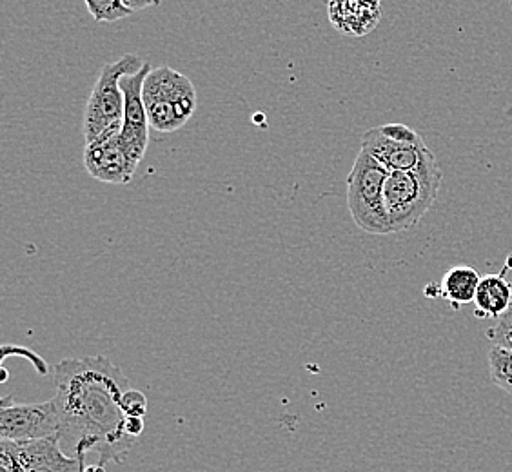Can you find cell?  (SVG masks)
I'll return each instance as SVG.
<instances>
[{
	"label": "cell",
	"mask_w": 512,
	"mask_h": 472,
	"mask_svg": "<svg viewBox=\"0 0 512 472\" xmlns=\"http://www.w3.org/2000/svg\"><path fill=\"white\" fill-rule=\"evenodd\" d=\"M329 22L336 31L349 37H365L382 20L380 0H329L327 2Z\"/></svg>",
	"instance_id": "8fae6325"
},
{
	"label": "cell",
	"mask_w": 512,
	"mask_h": 472,
	"mask_svg": "<svg viewBox=\"0 0 512 472\" xmlns=\"http://www.w3.org/2000/svg\"><path fill=\"white\" fill-rule=\"evenodd\" d=\"M144 60L128 53L122 59L102 66L99 80L89 95L84 113V140L91 144L99 138L119 135L124 122V91L120 80L144 68Z\"/></svg>",
	"instance_id": "277c9868"
},
{
	"label": "cell",
	"mask_w": 512,
	"mask_h": 472,
	"mask_svg": "<svg viewBox=\"0 0 512 472\" xmlns=\"http://www.w3.org/2000/svg\"><path fill=\"white\" fill-rule=\"evenodd\" d=\"M382 129V133L387 137L394 138V140H402V142H411V144H420L424 142V138L420 137L414 129L405 126V124H385V126H378Z\"/></svg>",
	"instance_id": "d6986e66"
},
{
	"label": "cell",
	"mask_w": 512,
	"mask_h": 472,
	"mask_svg": "<svg viewBox=\"0 0 512 472\" xmlns=\"http://www.w3.org/2000/svg\"><path fill=\"white\" fill-rule=\"evenodd\" d=\"M91 17L97 22H117L126 19L133 11L122 0H84Z\"/></svg>",
	"instance_id": "9a60e30c"
},
{
	"label": "cell",
	"mask_w": 512,
	"mask_h": 472,
	"mask_svg": "<svg viewBox=\"0 0 512 472\" xmlns=\"http://www.w3.org/2000/svg\"><path fill=\"white\" fill-rule=\"evenodd\" d=\"M120 407L126 416H140L144 418L148 414V398L140 391L135 389H128L122 400H120Z\"/></svg>",
	"instance_id": "e0dca14e"
},
{
	"label": "cell",
	"mask_w": 512,
	"mask_h": 472,
	"mask_svg": "<svg viewBox=\"0 0 512 472\" xmlns=\"http://www.w3.org/2000/svg\"><path fill=\"white\" fill-rule=\"evenodd\" d=\"M424 293L425 296H429V298H440V284L431 282L429 286H425Z\"/></svg>",
	"instance_id": "603a6c76"
},
{
	"label": "cell",
	"mask_w": 512,
	"mask_h": 472,
	"mask_svg": "<svg viewBox=\"0 0 512 472\" xmlns=\"http://www.w3.org/2000/svg\"><path fill=\"white\" fill-rule=\"evenodd\" d=\"M13 449L26 472H82L84 469L77 458L62 449L59 434L31 442H13Z\"/></svg>",
	"instance_id": "30bf717a"
},
{
	"label": "cell",
	"mask_w": 512,
	"mask_h": 472,
	"mask_svg": "<svg viewBox=\"0 0 512 472\" xmlns=\"http://www.w3.org/2000/svg\"><path fill=\"white\" fill-rule=\"evenodd\" d=\"M144 429H146V422H144V418H140V416H126L124 431H126L131 438H135V440H137L138 436L144 433Z\"/></svg>",
	"instance_id": "44dd1931"
},
{
	"label": "cell",
	"mask_w": 512,
	"mask_h": 472,
	"mask_svg": "<svg viewBox=\"0 0 512 472\" xmlns=\"http://www.w3.org/2000/svg\"><path fill=\"white\" fill-rule=\"evenodd\" d=\"M444 173L436 157H431L424 166L414 171H393L385 180L384 204L393 233L409 231L420 224V220L433 207Z\"/></svg>",
	"instance_id": "7a4b0ae2"
},
{
	"label": "cell",
	"mask_w": 512,
	"mask_h": 472,
	"mask_svg": "<svg viewBox=\"0 0 512 472\" xmlns=\"http://www.w3.org/2000/svg\"><path fill=\"white\" fill-rule=\"evenodd\" d=\"M60 436V416L55 400L40 404H17L11 396L0 407V438L13 442H31Z\"/></svg>",
	"instance_id": "8992f818"
},
{
	"label": "cell",
	"mask_w": 512,
	"mask_h": 472,
	"mask_svg": "<svg viewBox=\"0 0 512 472\" xmlns=\"http://www.w3.org/2000/svg\"><path fill=\"white\" fill-rule=\"evenodd\" d=\"M84 168L91 177L104 184H128L135 177L137 164L128 157L119 135L99 138L84 149Z\"/></svg>",
	"instance_id": "ba28073f"
},
{
	"label": "cell",
	"mask_w": 512,
	"mask_h": 472,
	"mask_svg": "<svg viewBox=\"0 0 512 472\" xmlns=\"http://www.w3.org/2000/svg\"><path fill=\"white\" fill-rule=\"evenodd\" d=\"M142 97L149 126L158 133H175L184 128L197 109V89L193 82L171 66H158L149 71Z\"/></svg>",
	"instance_id": "3957f363"
},
{
	"label": "cell",
	"mask_w": 512,
	"mask_h": 472,
	"mask_svg": "<svg viewBox=\"0 0 512 472\" xmlns=\"http://www.w3.org/2000/svg\"><path fill=\"white\" fill-rule=\"evenodd\" d=\"M482 276L471 266H454L445 273L440 282V298L447 300L454 311L462 305L471 304L478 293Z\"/></svg>",
	"instance_id": "4fadbf2b"
},
{
	"label": "cell",
	"mask_w": 512,
	"mask_h": 472,
	"mask_svg": "<svg viewBox=\"0 0 512 472\" xmlns=\"http://www.w3.org/2000/svg\"><path fill=\"white\" fill-rule=\"evenodd\" d=\"M0 472H26L11 440H0Z\"/></svg>",
	"instance_id": "ac0fdd59"
},
{
	"label": "cell",
	"mask_w": 512,
	"mask_h": 472,
	"mask_svg": "<svg viewBox=\"0 0 512 472\" xmlns=\"http://www.w3.org/2000/svg\"><path fill=\"white\" fill-rule=\"evenodd\" d=\"M362 149L378 160L389 173L393 171H414L424 166L429 158L434 157L433 151L425 142L411 144L394 140L382 133V129L373 128L364 133Z\"/></svg>",
	"instance_id": "9c48e42d"
},
{
	"label": "cell",
	"mask_w": 512,
	"mask_h": 472,
	"mask_svg": "<svg viewBox=\"0 0 512 472\" xmlns=\"http://www.w3.org/2000/svg\"><path fill=\"white\" fill-rule=\"evenodd\" d=\"M124 4H126V8L128 10L133 11H140V10H148V8H155V6H158L162 0H122Z\"/></svg>",
	"instance_id": "7402d4cb"
},
{
	"label": "cell",
	"mask_w": 512,
	"mask_h": 472,
	"mask_svg": "<svg viewBox=\"0 0 512 472\" xmlns=\"http://www.w3.org/2000/svg\"><path fill=\"white\" fill-rule=\"evenodd\" d=\"M55 404L60 416V445L86 467V456L99 463H122L135 438L124 431L120 400L128 378L106 356L66 358L55 367Z\"/></svg>",
	"instance_id": "6da1fadb"
},
{
	"label": "cell",
	"mask_w": 512,
	"mask_h": 472,
	"mask_svg": "<svg viewBox=\"0 0 512 472\" xmlns=\"http://www.w3.org/2000/svg\"><path fill=\"white\" fill-rule=\"evenodd\" d=\"M485 336L493 342V345L512 351V307L494 322L493 327L485 331Z\"/></svg>",
	"instance_id": "2e32d148"
},
{
	"label": "cell",
	"mask_w": 512,
	"mask_h": 472,
	"mask_svg": "<svg viewBox=\"0 0 512 472\" xmlns=\"http://www.w3.org/2000/svg\"><path fill=\"white\" fill-rule=\"evenodd\" d=\"M509 267H505L502 273L482 276V282L478 286V293L474 298L476 305V318L483 320H498L503 313H507L512 307V284L505 278Z\"/></svg>",
	"instance_id": "7c38bea8"
},
{
	"label": "cell",
	"mask_w": 512,
	"mask_h": 472,
	"mask_svg": "<svg viewBox=\"0 0 512 472\" xmlns=\"http://www.w3.org/2000/svg\"><path fill=\"white\" fill-rule=\"evenodd\" d=\"M82 472H106V465H102V463H91V465H86Z\"/></svg>",
	"instance_id": "cb8c5ba5"
},
{
	"label": "cell",
	"mask_w": 512,
	"mask_h": 472,
	"mask_svg": "<svg viewBox=\"0 0 512 472\" xmlns=\"http://www.w3.org/2000/svg\"><path fill=\"white\" fill-rule=\"evenodd\" d=\"M509 4H511V10H512V0H509Z\"/></svg>",
	"instance_id": "d4e9b609"
},
{
	"label": "cell",
	"mask_w": 512,
	"mask_h": 472,
	"mask_svg": "<svg viewBox=\"0 0 512 472\" xmlns=\"http://www.w3.org/2000/svg\"><path fill=\"white\" fill-rule=\"evenodd\" d=\"M151 66L148 62L144 68L133 75H126L120 80V88L124 91V122L120 131V142L126 149L128 157L133 164H140V160L146 155L149 144V118L142 97L144 80L149 75Z\"/></svg>",
	"instance_id": "52a82bcc"
},
{
	"label": "cell",
	"mask_w": 512,
	"mask_h": 472,
	"mask_svg": "<svg viewBox=\"0 0 512 472\" xmlns=\"http://www.w3.org/2000/svg\"><path fill=\"white\" fill-rule=\"evenodd\" d=\"M2 353L4 354H24V358H28V360H31V364H33V367L37 369V373L39 374H48V371H50V367H48V364L40 358L39 354L33 353V351H30V349H24V347H11V345H4L2 347Z\"/></svg>",
	"instance_id": "ffe728a7"
},
{
	"label": "cell",
	"mask_w": 512,
	"mask_h": 472,
	"mask_svg": "<svg viewBox=\"0 0 512 472\" xmlns=\"http://www.w3.org/2000/svg\"><path fill=\"white\" fill-rule=\"evenodd\" d=\"M389 171L360 149L347 177V207L356 226L369 235H391L385 213L384 186Z\"/></svg>",
	"instance_id": "5b68a950"
},
{
	"label": "cell",
	"mask_w": 512,
	"mask_h": 472,
	"mask_svg": "<svg viewBox=\"0 0 512 472\" xmlns=\"http://www.w3.org/2000/svg\"><path fill=\"white\" fill-rule=\"evenodd\" d=\"M489 373L494 385L512 394V351L493 345L489 351Z\"/></svg>",
	"instance_id": "5bb4252c"
}]
</instances>
